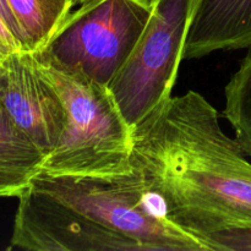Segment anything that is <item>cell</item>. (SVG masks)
Listing matches in <instances>:
<instances>
[{
	"label": "cell",
	"mask_w": 251,
	"mask_h": 251,
	"mask_svg": "<svg viewBox=\"0 0 251 251\" xmlns=\"http://www.w3.org/2000/svg\"><path fill=\"white\" fill-rule=\"evenodd\" d=\"M77 1V2H81V4H82V2H85V1H87V0H75V2Z\"/></svg>",
	"instance_id": "5bb4252c"
},
{
	"label": "cell",
	"mask_w": 251,
	"mask_h": 251,
	"mask_svg": "<svg viewBox=\"0 0 251 251\" xmlns=\"http://www.w3.org/2000/svg\"><path fill=\"white\" fill-rule=\"evenodd\" d=\"M17 199L10 249L151 251L147 245L100 225L29 184Z\"/></svg>",
	"instance_id": "8992f818"
},
{
	"label": "cell",
	"mask_w": 251,
	"mask_h": 251,
	"mask_svg": "<svg viewBox=\"0 0 251 251\" xmlns=\"http://www.w3.org/2000/svg\"><path fill=\"white\" fill-rule=\"evenodd\" d=\"M225 100L223 114L234 130L235 140L251 158V48L228 81Z\"/></svg>",
	"instance_id": "30bf717a"
},
{
	"label": "cell",
	"mask_w": 251,
	"mask_h": 251,
	"mask_svg": "<svg viewBox=\"0 0 251 251\" xmlns=\"http://www.w3.org/2000/svg\"><path fill=\"white\" fill-rule=\"evenodd\" d=\"M251 48V0H199L184 59Z\"/></svg>",
	"instance_id": "ba28073f"
},
{
	"label": "cell",
	"mask_w": 251,
	"mask_h": 251,
	"mask_svg": "<svg viewBox=\"0 0 251 251\" xmlns=\"http://www.w3.org/2000/svg\"><path fill=\"white\" fill-rule=\"evenodd\" d=\"M44 154L15 124L0 100V198H19L39 173Z\"/></svg>",
	"instance_id": "9c48e42d"
},
{
	"label": "cell",
	"mask_w": 251,
	"mask_h": 251,
	"mask_svg": "<svg viewBox=\"0 0 251 251\" xmlns=\"http://www.w3.org/2000/svg\"><path fill=\"white\" fill-rule=\"evenodd\" d=\"M20 49H24V47L17 41L16 37L12 34V32L0 16V60Z\"/></svg>",
	"instance_id": "7c38bea8"
},
{
	"label": "cell",
	"mask_w": 251,
	"mask_h": 251,
	"mask_svg": "<svg viewBox=\"0 0 251 251\" xmlns=\"http://www.w3.org/2000/svg\"><path fill=\"white\" fill-rule=\"evenodd\" d=\"M199 92L171 96L132 129L131 163L167 216L196 237L251 225V163Z\"/></svg>",
	"instance_id": "6da1fadb"
},
{
	"label": "cell",
	"mask_w": 251,
	"mask_h": 251,
	"mask_svg": "<svg viewBox=\"0 0 251 251\" xmlns=\"http://www.w3.org/2000/svg\"><path fill=\"white\" fill-rule=\"evenodd\" d=\"M0 16H1V19L4 20V22L6 24V26L9 27L10 31L12 32V34L16 37L17 41L22 44L24 49H26L25 48L24 34H22L21 28H20L19 24H17L16 19H15L11 9H10L9 4H7V0H0Z\"/></svg>",
	"instance_id": "4fadbf2b"
},
{
	"label": "cell",
	"mask_w": 251,
	"mask_h": 251,
	"mask_svg": "<svg viewBox=\"0 0 251 251\" xmlns=\"http://www.w3.org/2000/svg\"><path fill=\"white\" fill-rule=\"evenodd\" d=\"M151 10L150 0H87L36 53L109 87L139 43Z\"/></svg>",
	"instance_id": "277c9868"
},
{
	"label": "cell",
	"mask_w": 251,
	"mask_h": 251,
	"mask_svg": "<svg viewBox=\"0 0 251 251\" xmlns=\"http://www.w3.org/2000/svg\"><path fill=\"white\" fill-rule=\"evenodd\" d=\"M199 239L208 251H251V225L223 228Z\"/></svg>",
	"instance_id": "8fae6325"
},
{
	"label": "cell",
	"mask_w": 251,
	"mask_h": 251,
	"mask_svg": "<svg viewBox=\"0 0 251 251\" xmlns=\"http://www.w3.org/2000/svg\"><path fill=\"white\" fill-rule=\"evenodd\" d=\"M0 100L46 158L65 129L64 100L36 53L20 49L0 60Z\"/></svg>",
	"instance_id": "52a82bcc"
},
{
	"label": "cell",
	"mask_w": 251,
	"mask_h": 251,
	"mask_svg": "<svg viewBox=\"0 0 251 251\" xmlns=\"http://www.w3.org/2000/svg\"><path fill=\"white\" fill-rule=\"evenodd\" d=\"M36 55L55 83L66 110L60 141L44 158L39 173L108 180L134 173L132 127L110 88Z\"/></svg>",
	"instance_id": "7a4b0ae2"
},
{
	"label": "cell",
	"mask_w": 251,
	"mask_h": 251,
	"mask_svg": "<svg viewBox=\"0 0 251 251\" xmlns=\"http://www.w3.org/2000/svg\"><path fill=\"white\" fill-rule=\"evenodd\" d=\"M199 0H150L151 16L109 88L127 124L149 118L172 96Z\"/></svg>",
	"instance_id": "5b68a950"
},
{
	"label": "cell",
	"mask_w": 251,
	"mask_h": 251,
	"mask_svg": "<svg viewBox=\"0 0 251 251\" xmlns=\"http://www.w3.org/2000/svg\"><path fill=\"white\" fill-rule=\"evenodd\" d=\"M29 185L151 251H208L196 235L167 216L159 199L135 172L109 180L38 173Z\"/></svg>",
	"instance_id": "3957f363"
}]
</instances>
